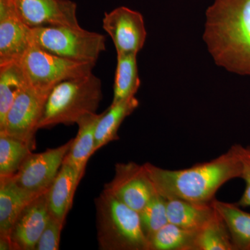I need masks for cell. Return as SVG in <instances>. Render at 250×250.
I'll list each match as a JSON object with an SVG mask.
<instances>
[{"mask_svg": "<svg viewBox=\"0 0 250 250\" xmlns=\"http://www.w3.org/2000/svg\"><path fill=\"white\" fill-rule=\"evenodd\" d=\"M40 195L24 190L13 177L0 178V238L11 241L10 235L18 215Z\"/></svg>", "mask_w": 250, "mask_h": 250, "instance_id": "14", "label": "cell"}, {"mask_svg": "<svg viewBox=\"0 0 250 250\" xmlns=\"http://www.w3.org/2000/svg\"><path fill=\"white\" fill-rule=\"evenodd\" d=\"M103 27L116 47L117 54L139 53L143 49L147 37L142 14L120 6L106 13Z\"/></svg>", "mask_w": 250, "mask_h": 250, "instance_id": "10", "label": "cell"}, {"mask_svg": "<svg viewBox=\"0 0 250 250\" xmlns=\"http://www.w3.org/2000/svg\"><path fill=\"white\" fill-rule=\"evenodd\" d=\"M139 101L136 96L116 104H111L103 112L95 131L94 153L112 141L119 140L118 131L126 117L138 108Z\"/></svg>", "mask_w": 250, "mask_h": 250, "instance_id": "18", "label": "cell"}, {"mask_svg": "<svg viewBox=\"0 0 250 250\" xmlns=\"http://www.w3.org/2000/svg\"><path fill=\"white\" fill-rule=\"evenodd\" d=\"M117 55L113 98L111 104L119 103L136 96L141 85L137 54H117Z\"/></svg>", "mask_w": 250, "mask_h": 250, "instance_id": "20", "label": "cell"}, {"mask_svg": "<svg viewBox=\"0 0 250 250\" xmlns=\"http://www.w3.org/2000/svg\"><path fill=\"white\" fill-rule=\"evenodd\" d=\"M65 224L50 215L44 231L38 241L35 250H58L61 233Z\"/></svg>", "mask_w": 250, "mask_h": 250, "instance_id": "26", "label": "cell"}, {"mask_svg": "<svg viewBox=\"0 0 250 250\" xmlns=\"http://www.w3.org/2000/svg\"><path fill=\"white\" fill-rule=\"evenodd\" d=\"M72 142L73 139L59 147L46 149L45 152H31L13 177L15 182L32 193L47 191L58 174Z\"/></svg>", "mask_w": 250, "mask_h": 250, "instance_id": "7", "label": "cell"}, {"mask_svg": "<svg viewBox=\"0 0 250 250\" xmlns=\"http://www.w3.org/2000/svg\"><path fill=\"white\" fill-rule=\"evenodd\" d=\"M213 205L228 226L234 250H250V213L237 203L214 199Z\"/></svg>", "mask_w": 250, "mask_h": 250, "instance_id": "19", "label": "cell"}, {"mask_svg": "<svg viewBox=\"0 0 250 250\" xmlns=\"http://www.w3.org/2000/svg\"><path fill=\"white\" fill-rule=\"evenodd\" d=\"M103 99L101 80L92 73L65 81L49 93L39 129L77 124L96 113Z\"/></svg>", "mask_w": 250, "mask_h": 250, "instance_id": "3", "label": "cell"}, {"mask_svg": "<svg viewBox=\"0 0 250 250\" xmlns=\"http://www.w3.org/2000/svg\"><path fill=\"white\" fill-rule=\"evenodd\" d=\"M156 191L166 199L211 202L224 184L240 178L241 164L234 145L211 161L180 170L143 164Z\"/></svg>", "mask_w": 250, "mask_h": 250, "instance_id": "2", "label": "cell"}, {"mask_svg": "<svg viewBox=\"0 0 250 250\" xmlns=\"http://www.w3.org/2000/svg\"><path fill=\"white\" fill-rule=\"evenodd\" d=\"M203 40L217 65L250 77V0H214L206 11Z\"/></svg>", "mask_w": 250, "mask_h": 250, "instance_id": "1", "label": "cell"}, {"mask_svg": "<svg viewBox=\"0 0 250 250\" xmlns=\"http://www.w3.org/2000/svg\"><path fill=\"white\" fill-rule=\"evenodd\" d=\"M32 45L31 28L20 17L16 0H0V65L19 62Z\"/></svg>", "mask_w": 250, "mask_h": 250, "instance_id": "11", "label": "cell"}, {"mask_svg": "<svg viewBox=\"0 0 250 250\" xmlns=\"http://www.w3.org/2000/svg\"><path fill=\"white\" fill-rule=\"evenodd\" d=\"M241 164V177L245 182V189L238 205L242 208L250 207V146L234 145Z\"/></svg>", "mask_w": 250, "mask_h": 250, "instance_id": "27", "label": "cell"}, {"mask_svg": "<svg viewBox=\"0 0 250 250\" xmlns=\"http://www.w3.org/2000/svg\"><path fill=\"white\" fill-rule=\"evenodd\" d=\"M103 113L89 115L82 118L77 125L79 131L70 150L64 159V163L71 166L82 177L84 174L87 163L94 154L95 131Z\"/></svg>", "mask_w": 250, "mask_h": 250, "instance_id": "17", "label": "cell"}, {"mask_svg": "<svg viewBox=\"0 0 250 250\" xmlns=\"http://www.w3.org/2000/svg\"><path fill=\"white\" fill-rule=\"evenodd\" d=\"M49 95L27 85L15 100L0 131L35 147L36 134Z\"/></svg>", "mask_w": 250, "mask_h": 250, "instance_id": "9", "label": "cell"}, {"mask_svg": "<svg viewBox=\"0 0 250 250\" xmlns=\"http://www.w3.org/2000/svg\"><path fill=\"white\" fill-rule=\"evenodd\" d=\"M82 178L75 168L63 162L47 191L49 214L63 224L71 208L75 191Z\"/></svg>", "mask_w": 250, "mask_h": 250, "instance_id": "15", "label": "cell"}, {"mask_svg": "<svg viewBox=\"0 0 250 250\" xmlns=\"http://www.w3.org/2000/svg\"><path fill=\"white\" fill-rule=\"evenodd\" d=\"M34 149L29 143L0 131V178L14 177Z\"/></svg>", "mask_w": 250, "mask_h": 250, "instance_id": "22", "label": "cell"}, {"mask_svg": "<svg viewBox=\"0 0 250 250\" xmlns=\"http://www.w3.org/2000/svg\"><path fill=\"white\" fill-rule=\"evenodd\" d=\"M18 14L31 28L67 27L82 29L77 4L71 0H16Z\"/></svg>", "mask_w": 250, "mask_h": 250, "instance_id": "12", "label": "cell"}, {"mask_svg": "<svg viewBox=\"0 0 250 250\" xmlns=\"http://www.w3.org/2000/svg\"><path fill=\"white\" fill-rule=\"evenodd\" d=\"M27 84L34 89L50 93L65 81L85 76L93 72L95 64L75 62L46 52L34 45L19 62Z\"/></svg>", "mask_w": 250, "mask_h": 250, "instance_id": "6", "label": "cell"}, {"mask_svg": "<svg viewBox=\"0 0 250 250\" xmlns=\"http://www.w3.org/2000/svg\"><path fill=\"white\" fill-rule=\"evenodd\" d=\"M197 231L168 223L148 238V250H195Z\"/></svg>", "mask_w": 250, "mask_h": 250, "instance_id": "23", "label": "cell"}, {"mask_svg": "<svg viewBox=\"0 0 250 250\" xmlns=\"http://www.w3.org/2000/svg\"><path fill=\"white\" fill-rule=\"evenodd\" d=\"M169 223L187 229H200L216 213L213 201L195 202L166 199Z\"/></svg>", "mask_w": 250, "mask_h": 250, "instance_id": "16", "label": "cell"}, {"mask_svg": "<svg viewBox=\"0 0 250 250\" xmlns=\"http://www.w3.org/2000/svg\"><path fill=\"white\" fill-rule=\"evenodd\" d=\"M195 250H234L228 226L217 210L215 214L197 230Z\"/></svg>", "mask_w": 250, "mask_h": 250, "instance_id": "24", "label": "cell"}, {"mask_svg": "<svg viewBox=\"0 0 250 250\" xmlns=\"http://www.w3.org/2000/svg\"><path fill=\"white\" fill-rule=\"evenodd\" d=\"M34 45L62 58L96 63L106 49L103 34L67 27L31 28Z\"/></svg>", "mask_w": 250, "mask_h": 250, "instance_id": "5", "label": "cell"}, {"mask_svg": "<svg viewBox=\"0 0 250 250\" xmlns=\"http://www.w3.org/2000/svg\"><path fill=\"white\" fill-rule=\"evenodd\" d=\"M139 215L143 232L148 241L149 237L169 223L166 199L156 193L139 212Z\"/></svg>", "mask_w": 250, "mask_h": 250, "instance_id": "25", "label": "cell"}, {"mask_svg": "<svg viewBox=\"0 0 250 250\" xmlns=\"http://www.w3.org/2000/svg\"><path fill=\"white\" fill-rule=\"evenodd\" d=\"M28 85L19 62L0 65V130L18 95Z\"/></svg>", "mask_w": 250, "mask_h": 250, "instance_id": "21", "label": "cell"}, {"mask_svg": "<svg viewBox=\"0 0 250 250\" xmlns=\"http://www.w3.org/2000/svg\"><path fill=\"white\" fill-rule=\"evenodd\" d=\"M95 205L99 249L148 250L139 212L104 190Z\"/></svg>", "mask_w": 250, "mask_h": 250, "instance_id": "4", "label": "cell"}, {"mask_svg": "<svg viewBox=\"0 0 250 250\" xmlns=\"http://www.w3.org/2000/svg\"><path fill=\"white\" fill-rule=\"evenodd\" d=\"M104 190L139 213L158 193L144 165L132 161L116 164L114 177Z\"/></svg>", "mask_w": 250, "mask_h": 250, "instance_id": "8", "label": "cell"}, {"mask_svg": "<svg viewBox=\"0 0 250 250\" xmlns=\"http://www.w3.org/2000/svg\"><path fill=\"white\" fill-rule=\"evenodd\" d=\"M49 216L46 191L26 206L16 219L10 235L13 250H35Z\"/></svg>", "mask_w": 250, "mask_h": 250, "instance_id": "13", "label": "cell"}]
</instances>
